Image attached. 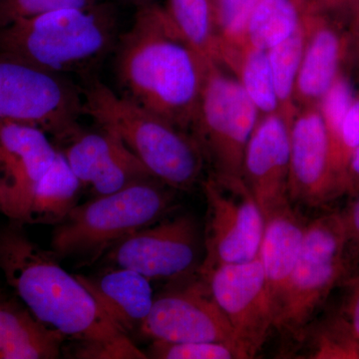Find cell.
<instances>
[{"instance_id":"6da1fadb","label":"cell","mask_w":359,"mask_h":359,"mask_svg":"<svg viewBox=\"0 0 359 359\" xmlns=\"http://www.w3.org/2000/svg\"><path fill=\"white\" fill-rule=\"evenodd\" d=\"M0 271L35 318L76 342L75 358H148L53 252L33 243L18 224L0 229Z\"/></svg>"},{"instance_id":"7a4b0ae2","label":"cell","mask_w":359,"mask_h":359,"mask_svg":"<svg viewBox=\"0 0 359 359\" xmlns=\"http://www.w3.org/2000/svg\"><path fill=\"white\" fill-rule=\"evenodd\" d=\"M114 50L117 93L190 133L211 62L180 34L166 8L138 7Z\"/></svg>"},{"instance_id":"3957f363","label":"cell","mask_w":359,"mask_h":359,"mask_svg":"<svg viewBox=\"0 0 359 359\" xmlns=\"http://www.w3.org/2000/svg\"><path fill=\"white\" fill-rule=\"evenodd\" d=\"M84 114L119 137L156 179L191 191L202 178L205 158L192 135L144 109L98 79L82 90Z\"/></svg>"},{"instance_id":"277c9868","label":"cell","mask_w":359,"mask_h":359,"mask_svg":"<svg viewBox=\"0 0 359 359\" xmlns=\"http://www.w3.org/2000/svg\"><path fill=\"white\" fill-rule=\"evenodd\" d=\"M109 7L58 9L0 29V52L66 75L98 65L117 44Z\"/></svg>"},{"instance_id":"5b68a950","label":"cell","mask_w":359,"mask_h":359,"mask_svg":"<svg viewBox=\"0 0 359 359\" xmlns=\"http://www.w3.org/2000/svg\"><path fill=\"white\" fill-rule=\"evenodd\" d=\"M175 191L149 179L78 204L55 224L51 250L58 259L96 261L123 238L166 218L176 204Z\"/></svg>"},{"instance_id":"8992f818","label":"cell","mask_w":359,"mask_h":359,"mask_svg":"<svg viewBox=\"0 0 359 359\" xmlns=\"http://www.w3.org/2000/svg\"><path fill=\"white\" fill-rule=\"evenodd\" d=\"M261 114L237 79L211 62L190 134L211 168V176L243 179L245 148Z\"/></svg>"},{"instance_id":"52a82bcc","label":"cell","mask_w":359,"mask_h":359,"mask_svg":"<svg viewBox=\"0 0 359 359\" xmlns=\"http://www.w3.org/2000/svg\"><path fill=\"white\" fill-rule=\"evenodd\" d=\"M82 115V90L66 75L0 52V121L36 127L62 143Z\"/></svg>"},{"instance_id":"ba28073f","label":"cell","mask_w":359,"mask_h":359,"mask_svg":"<svg viewBox=\"0 0 359 359\" xmlns=\"http://www.w3.org/2000/svg\"><path fill=\"white\" fill-rule=\"evenodd\" d=\"M346 247L341 214L325 215L308 224L273 327L294 337H304L316 309L344 273Z\"/></svg>"},{"instance_id":"9c48e42d","label":"cell","mask_w":359,"mask_h":359,"mask_svg":"<svg viewBox=\"0 0 359 359\" xmlns=\"http://www.w3.org/2000/svg\"><path fill=\"white\" fill-rule=\"evenodd\" d=\"M207 202L205 256L199 273L222 264L244 263L259 256L264 216L244 180L202 182Z\"/></svg>"},{"instance_id":"30bf717a","label":"cell","mask_w":359,"mask_h":359,"mask_svg":"<svg viewBox=\"0 0 359 359\" xmlns=\"http://www.w3.org/2000/svg\"><path fill=\"white\" fill-rule=\"evenodd\" d=\"M204 256V233L197 219L185 214L135 231L108 250L105 259L150 280L178 282L196 275Z\"/></svg>"},{"instance_id":"8fae6325","label":"cell","mask_w":359,"mask_h":359,"mask_svg":"<svg viewBox=\"0 0 359 359\" xmlns=\"http://www.w3.org/2000/svg\"><path fill=\"white\" fill-rule=\"evenodd\" d=\"M226 316L247 358L261 351L275 325L276 311L259 256L199 273Z\"/></svg>"},{"instance_id":"7c38bea8","label":"cell","mask_w":359,"mask_h":359,"mask_svg":"<svg viewBox=\"0 0 359 359\" xmlns=\"http://www.w3.org/2000/svg\"><path fill=\"white\" fill-rule=\"evenodd\" d=\"M178 282L155 297L140 334L153 341H226L240 347L199 271Z\"/></svg>"},{"instance_id":"4fadbf2b","label":"cell","mask_w":359,"mask_h":359,"mask_svg":"<svg viewBox=\"0 0 359 359\" xmlns=\"http://www.w3.org/2000/svg\"><path fill=\"white\" fill-rule=\"evenodd\" d=\"M44 131L0 121V211L16 223H29L33 196L57 155Z\"/></svg>"},{"instance_id":"5bb4252c","label":"cell","mask_w":359,"mask_h":359,"mask_svg":"<svg viewBox=\"0 0 359 359\" xmlns=\"http://www.w3.org/2000/svg\"><path fill=\"white\" fill-rule=\"evenodd\" d=\"M342 192L318 106L297 110L290 124V200L313 207Z\"/></svg>"},{"instance_id":"9a60e30c","label":"cell","mask_w":359,"mask_h":359,"mask_svg":"<svg viewBox=\"0 0 359 359\" xmlns=\"http://www.w3.org/2000/svg\"><path fill=\"white\" fill-rule=\"evenodd\" d=\"M61 144L58 150L95 197L155 178L119 137L101 127L97 132L79 128Z\"/></svg>"},{"instance_id":"2e32d148","label":"cell","mask_w":359,"mask_h":359,"mask_svg":"<svg viewBox=\"0 0 359 359\" xmlns=\"http://www.w3.org/2000/svg\"><path fill=\"white\" fill-rule=\"evenodd\" d=\"M243 180L264 216L290 200V123L280 113L261 116L243 162Z\"/></svg>"},{"instance_id":"e0dca14e","label":"cell","mask_w":359,"mask_h":359,"mask_svg":"<svg viewBox=\"0 0 359 359\" xmlns=\"http://www.w3.org/2000/svg\"><path fill=\"white\" fill-rule=\"evenodd\" d=\"M309 37L294 87L297 110L318 106L346 65V25L304 8Z\"/></svg>"},{"instance_id":"ac0fdd59","label":"cell","mask_w":359,"mask_h":359,"mask_svg":"<svg viewBox=\"0 0 359 359\" xmlns=\"http://www.w3.org/2000/svg\"><path fill=\"white\" fill-rule=\"evenodd\" d=\"M76 276L123 332L129 337L140 332L155 299L150 280L138 271L120 266L96 276Z\"/></svg>"},{"instance_id":"d6986e66","label":"cell","mask_w":359,"mask_h":359,"mask_svg":"<svg viewBox=\"0 0 359 359\" xmlns=\"http://www.w3.org/2000/svg\"><path fill=\"white\" fill-rule=\"evenodd\" d=\"M290 203L264 216L259 252L276 314L301 254L308 226Z\"/></svg>"},{"instance_id":"ffe728a7","label":"cell","mask_w":359,"mask_h":359,"mask_svg":"<svg viewBox=\"0 0 359 359\" xmlns=\"http://www.w3.org/2000/svg\"><path fill=\"white\" fill-rule=\"evenodd\" d=\"M65 339L28 309L0 299V359L57 358Z\"/></svg>"},{"instance_id":"44dd1931","label":"cell","mask_w":359,"mask_h":359,"mask_svg":"<svg viewBox=\"0 0 359 359\" xmlns=\"http://www.w3.org/2000/svg\"><path fill=\"white\" fill-rule=\"evenodd\" d=\"M219 65L237 79L261 116L280 113L268 51L247 40L219 45Z\"/></svg>"},{"instance_id":"7402d4cb","label":"cell","mask_w":359,"mask_h":359,"mask_svg":"<svg viewBox=\"0 0 359 359\" xmlns=\"http://www.w3.org/2000/svg\"><path fill=\"white\" fill-rule=\"evenodd\" d=\"M81 182L58 150L33 196L29 223L57 224L78 205Z\"/></svg>"},{"instance_id":"603a6c76","label":"cell","mask_w":359,"mask_h":359,"mask_svg":"<svg viewBox=\"0 0 359 359\" xmlns=\"http://www.w3.org/2000/svg\"><path fill=\"white\" fill-rule=\"evenodd\" d=\"M165 8L186 41L205 60L219 65V36L212 0H168Z\"/></svg>"},{"instance_id":"cb8c5ba5","label":"cell","mask_w":359,"mask_h":359,"mask_svg":"<svg viewBox=\"0 0 359 359\" xmlns=\"http://www.w3.org/2000/svg\"><path fill=\"white\" fill-rule=\"evenodd\" d=\"M306 0H257L245 32L252 46L269 51L301 25Z\"/></svg>"},{"instance_id":"d4e9b609","label":"cell","mask_w":359,"mask_h":359,"mask_svg":"<svg viewBox=\"0 0 359 359\" xmlns=\"http://www.w3.org/2000/svg\"><path fill=\"white\" fill-rule=\"evenodd\" d=\"M308 37V20L304 13L299 27L287 39L268 51L280 114L290 124L297 112L294 104L295 81Z\"/></svg>"},{"instance_id":"484cf974","label":"cell","mask_w":359,"mask_h":359,"mask_svg":"<svg viewBox=\"0 0 359 359\" xmlns=\"http://www.w3.org/2000/svg\"><path fill=\"white\" fill-rule=\"evenodd\" d=\"M149 355L159 359L245 358L240 347L226 341L168 342L154 340Z\"/></svg>"},{"instance_id":"4316f807","label":"cell","mask_w":359,"mask_h":359,"mask_svg":"<svg viewBox=\"0 0 359 359\" xmlns=\"http://www.w3.org/2000/svg\"><path fill=\"white\" fill-rule=\"evenodd\" d=\"M355 96L351 80L342 70L318 103V109L327 127L330 145L337 138L342 121L353 105Z\"/></svg>"},{"instance_id":"83f0119b","label":"cell","mask_w":359,"mask_h":359,"mask_svg":"<svg viewBox=\"0 0 359 359\" xmlns=\"http://www.w3.org/2000/svg\"><path fill=\"white\" fill-rule=\"evenodd\" d=\"M257 0H218L216 11L219 44H236L245 40L248 23Z\"/></svg>"},{"instance_id":"f1b7e54d","label":"cell","mask_w":359,"mask_h":359,"mask_svg":"<svg viewBox=\"0 0 359 359\" xmlns=\"http://www.w3.org/2000/svg\"><path fill=\"white\" fill-rule=\"evenodd\" d=\"M98 4L97 0H0V29L58 9L90 8Z\"/></svg>"},{"instance_id":"f546056e","label":"cell","mask_w":359,"mask_h":359,"mask_svg":"<svg viewBox=\"0 0 359 359\" xmlns=\"http://www.w3.org/2000/svg\"><path fill=\"white\" fill-rule=\"evenodd\" d=\"M313 358H359V346L346 320L330 323L316 332Z\"/></svg>"},{"instance_id":"4dcf8cb0","label":"cell","mask_w":359,"mask_h":359,"mask_svg":"<svg viewBox=\"0 0 359 359\" xmlns=\"http://www.w3.org/2000/svg\"><path fill=\"white\" fill-rule=\"evenodd\" d=\"M359 0H306V11L348 23Z\"/></svg>"},{"instance_id":"1f68e13d","label":"cell","mask_w":359,"mask_h":359,"mask_svg":"<svg viewBox=\"0 0 359 359\" xmlns=\"http://www.w3.org/2000/svg\"><path fill=\"white\" fill-rule=\"evenodd\" d=\"M346 65L359 70V2L346 25Z\"/></svg>"},{"instance_id":"d6a6232c","label":"cell","mask_w":359,"mask_h":359,"mask_svg":"<svg viewBox=\"0 0 359 359\" xmlns=\"http://www.w3.org/2000/svg\"><path fill=\"white\" fill-rule=\"evenodd\" d=\"M347 245H353L359 252V196L346 212L341 214Z\"/></svg>"},{"instance_id":"836d02e7","label":"cell","mask_w":359,"mask_h":359,"mask_svg":"<svg viewBox=\"0 0 359 359\" xmlns=\"http://www.w3.org/2000/svg\"><path fill=\"white\" fill-rule=\"evenodd\" d=\"M344 189L349 192H359V146L349 158L344 177Z\"/></svg>"},{"instance_id":"e575fe53","label":"cell","mask_w":359,"mask_h":359,"mask_svg":"<svg viewBox=\"0 0 359 359\" xmlns=\"http://www.w3.org/2000/svg\"><path fill=\"white\" fill-rule=\"evenodd\" d=\"M347 325L359 346V283L347 306Z\"/></svg>"},{"instance_id":"d590c367","label":"cell","mask_w":359,"mask_h":359,"mask_svg":"<svg viewBox=\"0 0 359 359\" xmlns=\"http://www.w3.org/2000/svg\"><path fill=\"white\" fill-rule=\"evenodd\" d=\"M138 7L148 6V4H155V0H128Z\"/></svg>"},{"instance_id":"8d00e7d4","label":"cell","mask_w":359,"mask_h":359,"mask_svg":"<svg viewBox=\"0 0 359 359\" xmlns=\"http://www.w3.org/2000/svg\"><path fill=\"white\" fill-rule=\"evenodd\" d=\"M218 0H212V2H214V6H216V4Z\"/></svg>"},{"instance_id":"74e56055","label":"cell","mask_w":359,"mask_h":359,"mask_svg":"<svg viewBox=\"0 0 359 359\" xmlns=\"http://www.w3.org/2000/svg\"><path fill=\"white\" fill-rule=\"evenodd\" d=\"M358 96L359 97V92H358Z\"/></svg>"}]
</instances>
